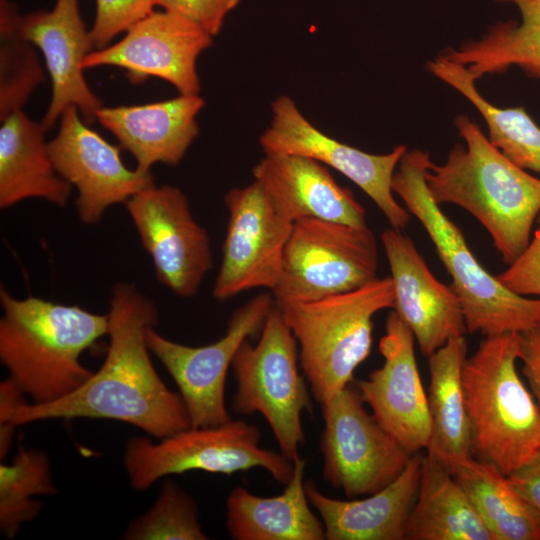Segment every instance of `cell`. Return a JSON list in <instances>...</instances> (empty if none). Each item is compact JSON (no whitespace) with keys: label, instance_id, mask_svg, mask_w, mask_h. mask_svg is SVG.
Masks as SVG:
<instances>
[{"label":"cell","instance_id":"obj_1","mask_svg":"<svg viewBox=\"0 0 540 540\" xmlns=\"http://www.w3.org/2000/svg\"><path fill=\"white\" fill-rule=\"evenodd\" d=\"M111 294L109 345L101 367L61 399L20 406L15 427L48 419H109L158 439L191 427L181 395L165 385L149 356L146 333L158 323L156 304L131 283L115 284Z\"/></svg>","mask_w":540,"mask_h":540},{"label":"cell","instance_id":"obj_2","mask_svg":"<svg viewBox=\"0 0 540 540\" xmlns=\"http://www.w3.org/2000/svg\"><path fill=\"white\" fill-rule=\"evenodd\" d=\"M465 146L450 150L441 165L430 162L425 182L438 204L457 205L490 234L511 264L528 245L540 213V179L507 158L467 115L454 119Z\"/></svg>","mask_w":540,"mask_h":540},{"label":"cell","instance_id":"obj_3","mask_svg":"<svg viewBox=\"0 0 540 540\" xmlns=\"http://www.w3.org/2000/svg\"><path fill=\"white\" fill-rule=\"evenodd\" d=\"M0 304V360L31 403L54 402L89 379L93 371L80 357L107 335V314L34 296L18 299L3 285Z\"/></svg>","mask_w":540,"mask_h":540},{"label":"cell","instance_id":"obj_4","mask_svg":"<svg viewBox=\"0 0 540 540\" xmlns=\"http://www.w3.org/2000/svg\"><path fill=\"white\" fill-rule=\"evenodd\" d=\"M428 152L413 149L402 156L392 190L418 219L452 278L469 333L493 336L522 333L540 324V298L519 295L491 275L476 259L460 229L431 197L425 171Z\"/></svg>","mask_w":540,"mask_h":540},{"label":"cell","instance_id":"obj_5","mask_svg":"<svg viewBox=\"0 0 540 540\" xmlns=\"http://www.w3.org/2000/svg\"><path fill=\"white\" fill-rule=\"evenodd\" d=\"M519 333L486 336L463 366L472 457L505 476L540 452V407L520 377Z\"/></svg>","mask_w":540,"mask_h":540},{"label":"cell","instance_id":"obj_6","mask_svg":"<svg viewBox=\"0 0 540 540\" xmlns=\"http://www.w3.org/2000/svg\"><path fill=\"white\" fill-rule=\"evenodd\" d=\"M390 276L339 294L277 305L299 344L310 391L321 405L350 384L371 351L373 317L394 307Z\"/></svg>","mask_w":540,"mask_h":540},{"label":"cell","instance_id":"obj_7","mask_svg":"<svg viewBox=\"0 0 540 540\" xmlns=\"http://www.w3.org/2000/svg\"><path fill=\"white\" fill-rule=\"evenodd\" d=\"M297 341L275 304L258 342L245 340L232 361L236 391L233 410L240 415L260 413L279 446L293 462L305 442L304 412L312 413L308 385L298 369Z\"/></svg>","mask_w":540,"mask_h":540},{"label":"cell","instance_id":"obj_8","mask_svg":"<svg viewBox=\"0 0 540 540\" xmlns=\"http://www.w3.org/2000/svg\"><path fill=\"white\" fill-rule=\"evenodd\" d=\"M257 426L244 420L190 427L154 442L131 437L125 445L123 465L131 488L149 489L159 479L199 470L230 475L260 467L282 485L293 475V462L281 452L259 445Z\"/></svg>","mask_w":540,"mask_h":540},{"label":"cell","instance_id":"obj_9","mask_svg":"<svg viewBox=\"0 0 540 540\" xmlns=\"http://www.w3.org/2000/svg\"><path fill=\"white\" fill-rule=\"evenodd\" d=\"M377 268V242L368 226L304 218L293 224L271 293L278 306L313 301L366 284Z\"/></svg>","mask_w":540,"mask_h":540},{"label":"cell","instance_id":"obj_10","mask_svg":"<svg viewBox=\"0 0 540 540\" xmlns=\"http://www.w3.org/2000/svg\"><path fill=\"white\" fill-rule=\"evenodd\" d=\"M323 477L347 498L371 495L393 482L413 454L389 434L349 385L322 404Z\"/></svg>","mask_w":540,"mask_h":540},{"label":"cell","instance_id":"obj_11","mask_svg":"<svg viewBox=\"0 0 540 540\" xmlns=\"http://www.w3.org/2000/svg\"><path fill=\"white\" fill-rule=\"evenodd\" d=\"M274 306L272 294L254 296L232 313L225 334L204 346L174 342L155 327L147 330L149 350L174 379L191 427L215 426L231 420L224 397L228 369L241 344L261 331Z\"/></svg>","mask_w":540,"mask_h":540},{"label":"cell","instance_id":"obj_12","mask_svg":"<svg viewBox=\"0 0 540 540\" xmlns=\"http://www.w3.org/2000/svg\"><path fill=\"white\" fill-rule=\"evenodd\" d=\"M224 202L228 223L212 296L224 302L255 288L272 291L281 274L294 221L255 180L229 190Z\"/></svg>","mask_w":540,"mask_h":540},{"label":"cell","instance_id":"obj_13","mask_svg":"<svg viewBox=\"0 0 540 540\" xmlns=\"http://www.w3.org/2000/svg\"><path fill=\"white\" fill-rule=\"evenodd\" d=\"M125 207L158 281L179 297L195 296L213 260L208 233L194 219L184 192L154 183L133 195Z\"/></svg>","mask_w":540,"mask_h":540},{"label":"cell","instance_id":"obj_14","mask_svg":"<svg viewBox=\"0 0 540 540\" xmlns=\"http://www.w3.org/2000/svg\"><path fill=\"white\" fill-rule=\"evenodd\" d=\"M271 108L272 120L260 137L265 154L299 155L330 166L365 192L392 228L402 230L409 223V211L398 203L392 190V178L406 146H396L386 154H370L320 131L286 95L274 100Z\"/></svg>","mask_w":540,"mask_h":540},{"label":"cell","instance_id":"obj_15","mask_svg":"<svg viewBox=\"0 0 540 540\" xmlns=\"http://www.w3.org/2000/svg\"><path fill=\"white\" fill-rule=\"evenodd\" d=\"M124 33L115 44L91 51L83 62L84 70L115 66L126 71L132 84L156 77L179 94H199L197 59L212 45L213 36L166 10L153 11Z\"/></svg>","mask_w":540,"mask_h":540},{"label":"cell","instance_id":"obj_16","mask_svg":"<svg viewBox=\"0 0 540 540\" xmlns=\"http://www.w3.org/2000/svg\"><path fill=\"white\" fill-rule=\"evenodd\" d=\"M59 120L48 151L58 174L78 191L75 204L82 223H99L109 207L125 204L154 184L151 172L126 167L119 147L91 129L75 106H68Z\"/></svg>","mask_w":540,"mask_h":540},{"label":"cell","instance_id":"obj_17","mask_svg":"<svg viewBox=\"0 0 540 540\" xmlns=\"http://www.w3.org/2000/svg\"><path fill=\"white\" fill-rule=\"evenodd\" d=\"M414 342L410 328L391 311L379 341L383 364L356 384L376 421L411 454L426 450L431 438L428 397Z\"/></svg>","mask_w":540,"mask_h":540},{"label":"cell","instance_id":"obj_18","mask_svg":"<svg viewBox=\"0 0 540 540\" xmlns=\"http://www.w3.org/2000/svg\"><path fill=\"white\" fill-rule=\"evenodd\" d=\"M381 241L394 286V307L410 328L421 353L429 357L450 339L467 332L460 300L452 286L440 282L413 241L389 228Z\"/></svg>","mask_w":540,"mask_h":540},{"label":"cell","instance_id":"obj_19","mask_svg":"<svg viewBox=\"0 0 540 540\" xmlns=\"http://www.w3.org/2000/svg\"><path fill=\"white\" fill-rule=\"evenodd\" d=\"M23 37L36 46L45 60L51 80V99L41 121L48 131L68 106H75L88 124L103 106L84 77L83 62L93 51L79 0H56L49 11L22 16Z\"/></svg>","mask_w":540,"mask_h":540},{"label":"cell","instance_id":"obj_20","mask_svg":"<svg viewBox=\"0 0 540 540\" xmlns=\"http://www.w3.org/2000/svg\"><path fill=\"white\" fill-rule=\"evenodd\" d=\"M205 105L196 95L132 106H102L96 120L136 160V168L151 172L157 163L176 166L198 136L197 116Z\"/></svg>","mask_w":540,"mask_h":540},{"label":"cell","instance_id":"obj_21","mask_svg":"<svg viewBox=\"0 0 540 540\" xmlns=\"http://www.w3.org/2000/svg\"><path fill=\"white\" fill-rule=\"evenodd\" d=\"M274 203L294 222L314 218L365 227L366 212L327 167L308 157L265 154L252 170Z\"/></svg>","mask_w":540,"mask_h":540},{"label":"cell","instance_id":"obj_22","mask_svg":"<svg viewBox=\"0 0 540 540\" xmlns=\"http://www.w3.org/2000/svg\"><path fill=\"white\" fill-rule=\"evenodd\" d=\"M423 455L413 454L403 472L388 486L364 498L329 497L305 483L310 504L318 512L326 540H405L415 504Z\"/></svg>","mask_w":540,"mask_h":540},{"label":"cell","instance_id":"obj_23","mask_svg":"<svg viewBox=\"0 0 540 540\" xmlns=\"http://www.w3.org/2000/svg\"><path fill=\"white\" fill-rule=\"evenodd\" d=\"M46 128L22 110L1 119L0 208L39 198L65 207L72 185L56 171L45 141Z\"/></svg>","mask_w":540,"mask_h":540},{"label":"cell","instance_id":"obj_24","mask_svg":"<svg viewBox=\"0 0 540 540\" xmlns=\"http://www.w3.org/2000/svg\"><path fill=\"white\" fill-rule=\"evenodd\" d=\"M306 461L293 460V475L277 496L261 497L235 487L226 500V527L235 540H324L321 518L311 510L305 490Z\"/></svg>","mask_w":540,"mask_h":540},{"label":"cell","instance_id":"obj_25","mask_svg":"<svg viewBox=\"0 0 540 540\" xmlns=\"http://www.w3.org/2000/svg\"><path fill=\"white\" fill-rule=\"evenodd\" d=\"M405 540H493L450 469L428 451Z\"/></svg>","mask_w":540,"mask_h":540},{"label":"cell","instance_id":"obj_26","mask_svg":"<svg viewBox=\"0 0 540 540\" xmlns=\"http://www.w3.org/2000/svg\"><path fill=\"white\" fill-rule=\"evenodd\" d=\"M466 358L465 336L450 339L428 357L431 438L426 451L437 456L448 468L458 460L472 457L463 388Z\"/></svg>","mask_w":540,"mask_h":540},{"label":"cell","instance_id":"obj_27","mask_svg":"<svg viewBox=\"0 0 540 540\" xmlns=\"http://www.w3.org/2000/svg\"><path fill=\"white\" fill-rule=\"evenodd\" d=\"M514 4L520 21L498 22L479 40H469L439 55L465 66L477 81L483 76L520 68L528 77L540 80V0H495Z\"/></svg>","mask_w":540,"mask_h":540},{"label":"cell","instance_id":"obj_28","mask_svg":"<svg viewBox=\"0 0 540 540\" xmlns=\"http://www.w3.org/2000/svg\"><path fill=\"white\" fill-rule=\"evenodd\" d=\"M449 469L493 540H540V519L495 466L468 457Z\"/></svg>","mask_w":540,"mask_h":540},{"label":"cell","instance_id":"obj_29","mask_svg":"<svg viewBox=\"0 0 540 540\" xmlns=\"http://www.w3.org/2000/svg\"><path fill=\"white\" fill-rule=\"evenodd\" d=\"M434 76L465 96L488 126V138L507 158L524 170L540 173V127L522 108H499L478 91L465 66L440 55L427 63Z\"/></svg>","mask_w":540,"mask_h":540},{"label":"cell","instance_id":"obj_30","mask_svg":"<svg viewBox=\"0 0 540 540\" xmlns=\"http://www.w3.org/2000/svg\"><path fill=\"white\" fill-rule=\"evenodd\" d=\"M20 440L11 463L0 465V530L7 539L40 513L43 503L34 496L58 492L47 454L26 448Z\"/></svg>","mask_w":540,"mask_h":540},{"label":"cell","instance_id":"obj_31","mask_svg":"<svg viewBox=\"0 0 540 540\" xmlns=\"http://www.w3.org/2000/svg\"><path fill=\"white\" fill-rule=\"evenodd\" d=\"M22 16L0 0V119L22 110L45 74L33 44L21 32Z\"/></svg>","mask_w":540,"mask_h":540},{"label":"cell","instance_id":"obj_32","mask_svg":"<svg viewBox=\"0 0 540 540\" xmlns=\"http://www.w3.org/2000/svg\"><path fill=\"white\" fill-rule=\"evenodd\" d=\"M128 540H206L195 500L170 480L162 484L154 504L131 521L122 535Z\"/></svg>","mask_w":540,"mask_h":540},{"label":"cell","instance_id":"obj_33","mask_svg":"<svg viewBox=\"0 0 540 540\" xmlns=\"http://www.w3.org/2000/svg\"><path fill=\"white\" fill-rule=\"evenodd\" d=\"M154 0H96V16L90 29L94 49L108 45L120 33L154 11Z\"/></svg>","mask_w":540,"mask_h":540},{"label":"cell","instance_id":"obj_34","mask_svg":"<svg viewBox=\"0 0 540 540\" xmlns=\"http://www.w3.org/2000/svg\"><path fill=\"white\" fill-rule=\"evenodd\" d=\"M497 277L508 289L519 295L540 298V213L524 251Z\"/></svg>","mask_w":540,"mask_h":540},{"label":"cell","instance_id":"obj_35","mask_svg":"<svg viewBox=\"0 0 540 540\" xmlns=\"http://www.w3.org/2000/svg\"><path fill=\"white\" fill-rule=\"evenodd\" d=\"M156 6L198 25L211 36L223 27L226 16L241 0H154Z\"/></svg>","mask_w":540,"mask_h":540},{"label":"cell","instance_id":"obj_36","mask_svg":"<svg viewBox=\"0 0 540 540\" xmlns=\"http://www.w3.org/2000/svg\"><path fill=\"white\" fill-rule=\"evenodd\" d=\"M519 360L529 389L540 407V324L519 333Z\"/></svg>","mask_w":540,"mask_h":540},{"label":"cell","instance_id":"obj_37","mask_svg":"<svg viewBox=\"0 0 540 540\" xmlns=\"http://www.w3.org/2000/svg\"><path fill=\"white\" fill-rule=\"evenodd\" d=\"M24 393L8 378L0 383V458L6 457L13 439L12 419L17 409L27 403Z\"/></svg>","mask_w":540,"mask_h":540},{"label":"cell","instance_id":"obj_38","mask_svg":"<svg viewBox=\"0 0 540 540\" xmlns=\"http://www.w3.org/2000/svg\"><path fill=\"white\" fill-rule=\"evenodd\" d=\"M507 480L540 519V452Z\"/></svg>","mask_w":540,"mask_h":540}]
</instances>
